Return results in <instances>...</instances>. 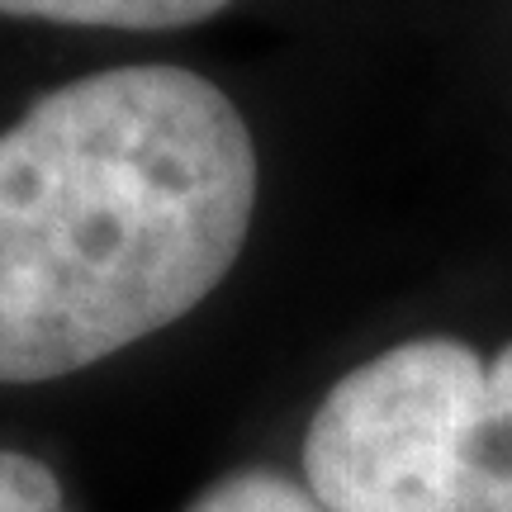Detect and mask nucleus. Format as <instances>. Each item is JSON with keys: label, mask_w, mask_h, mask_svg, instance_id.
<instances>
[{"label": "nucleus", "mask_w": 512, "mask_h": 512, "mask_svg": "<svg viewBox=\"0 0 512 512\" xmlns=\"http://www.w3.org/2000/svg\"><path fill=\"white\" fill-rule=\"evenodd\" d=\"M256 143L190 67H110L0 128V384L100 366L238 266Z\"/></svg>", "instance_id": "nucleus-1"}, {"label": "nucleus", "mask_w": 512, "mask_h": 512, "mask_svg": "<svg viewBox=\"0 0 512 512\" xmlns=\"http://www.w3.org/2000/svg\"><path fill=\"white\" fill-rule=\"evenodd\" d=\"M460 512H512V342L489 361L460 479Z\"/></svg>", "instance_id": "nucleus-3"}, {"label": "nucleus", "mask_w": 512, "mask_h": 512, "mask_svg": "<svg viewBox=\"0 0 512 512\" xmlns=\"http://www.w3.org/2000/svg\"><path fill=\"white\" fill-rule=\"evenodd\" d=\"M0 512H67V498L43 460L0 451Z\"/></svg>", "instance_id": "nucleus-6"}, {"label": "nucleus", "mask_w": 512, "mask_h": 512, "mask_svg": "<svg viewBox=\"0 0 512 512\" xmlns=\"http://www.w3.org/2000/svg\"><path fill=\"white\" fill-rule=\"evenodd\" d=\"M228 5L233 0H0V15L81 29H190Z\"/></svg>", "instance_id": "nucleus-4"}, {"label": "nucleus", "mask_w": 512, "mask_h": 512, "mask_svg": "<svg viewBox=\"0 0 512 512\" xmlns=\"http://www.w3.org/2000/svg\"><path fill=\"white\" fill-rule=\"evenodd\" d=\"M190 512H323L309 489L290 484L275 470H242L214 484Z\"/></svg>", "instance_id": "nucleus-5"}, {"label": "nucleus", "mask_w": 512, "mask_h": 512, "mask_svg": "<svg viewBox=\"0 0 512 512\" xmlns=\"http://www.w3.org/2000/svg\"><path fill=\"white\" fill-rule=\"evenodd\" d=\"M489 361L460 337H408L347 370L304 432L323 512H460Z\"/></svg>", "instance_id": "nucleus-2"}]
</instances>
